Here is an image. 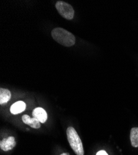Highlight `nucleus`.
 Masks as SVG:
<instances>
[{
	"mask_svg": "<svg viewBox=\"0 0 138 155\" xmlns=\"http://www.w3.org/2000/svg\"><path fill=\"white\" fill-rule=\"evenodd\" d=\"M131 143L133 147H138V127L131 128L130 133Z\"/></svg>",
	"mask_w": 138,
	"mask_h": 155,
	"instance_id": "nucleus-9",
	"label": "nucleus"
},
{
	"mask_svg": "<svg viewBox=\"0 0 138 155\" xmlns=\"http://www.w3.org/2000/svg\"><path fill=\"white\" fill-rule=\"evenodd\" d=\"M22 122L32 128L38 129L40 128V122L35 118H30L28 115H24L22 117Z\"/></svg>",
	"mask_w": 138,
	"mask_h": 155,
	"instance_id": "nucleus-6",
	"label": "nucleus"
},
{
	"mask_svg": "<svg viewBox=\"0 0 138 155\" xmlns=\"http://www.w3.org/2000/svg\"><path fill=\"white\" fill-rule=\"evenodd\" d=\"M55 7L58 13L63 18L68 20H71L73 19L74 16V10L69 4L62 1H58L56 3Z\"/></svg>",
	"mask_w": 138,
	"mask_h": 155,
	"instance_id": "nucleus-3",
	"label": "nucleus"
},
{
	"mask_svg": "<svg viewBox=\"0 0 138 155\" xmlns=\"http://www.w3.org/2000/svg\"><path fill=\"white\" fill-rule=\"evenodd\" d=\"M60 155H70V154L69 153H62Z\"/></svg>",
	"mask_w": 138,
	"mask_h": 155,
	"instance_id": "nucleus-11",
	"label": "nucleus"
},
{
	"mask_svg": "<svg viewBox=\"0 0 138 155\" xmlns=\"http://www.w3.org/2000/svg\"><path fill=\"white\" fill-rule=\"evenodd\" d=\"M96 155H108L107 152L105 151L104 150H101V151H99Z\"/></svg>",
	"mask_w": 138,
	"mask_h": 155,
	"instance_id": "nucleus-10",
	"label": "nucleus"
},
{
	"mask_svg": "<svg viewBox=\"0 0 138 155\" xmlns=\"http://www.w3.org/2000/svg\"><path fill=\"white\" fill-rule=\"evenodd\" d=\"M33 117L39 120L40 123H45L47 120V114L41 107H37L32 112Z\"/></svg>",
	"mask_w": 138,
	"mask_h": 155,
	"instance_id": "nucleus-5",
	"label": "nucleus"
},
{
	"mask_svg": "<svg viewBox=\"0 0 138 155\" xmlns=\"http://www.w3.org/2000/svg\"><path fill=\"white\" fill-rule=\"evenodd\" d=\"M26 105L25 104V102L22 101H19L14 103L11 106L10 108V112L12 114H18L24 111V110L26 109Z\"/></svg>",
	"mask_w": 138,
	"mask_h": 155,
	"instance_id": "nucleus-7",
	"label": "nucleus"
},
{
	"mask_svg": "<svg viewBox=\"0 0 138 155\" xmlns=\"http://www.w3.org/2000/svg\"><path fill=\"white\" fill-rule=\"evenodd\" d=\"M52 37L58 44L65 47H71L75 44L76 38L70 32L61 28H56L52 31Z\"/></svg>",
	"mask_w": 138,
	"mask_h": 155,
	"instance_id": "nucleus-1",
	"label": "nucleus"
},
{
	"mask_svg": "<svg viewBox=\"0 0 138 155\" xmlns=\"http://www.w3.org/2000/svg\"><path fill=\"white\" fill-rule=\"evenodd\" d=\"M11 96L9 90L5 88L0 89V104H3L8 102L10 100Z\"/></svg>",
	"mask_w": 138,
	"mask_h": 155,
	"instance_id": "nucleus-8",
	"label": "nucleus"
},
{
	"mask_svg": "<svg viewBox=\"0 0 138 155\" xmlns=\"http://www.w3.org/2000/svg\"><path fill=\"white\" fill-rule=\"evenodd\" d=\"M66 134L69 143L74 153L77 155H84V151L82 141L76 130L72 127H69L67 128Z\"/></svg>",
	"mask_w": 138,
	"mask_h": 155,
	"instance_id": "nucleus-2",
	"label": "nucleus"
},
{
	"mask_svg": "<svg viewBox=\"0 0 138 155\" xmlns=\"http://www.w3.org/2000/svg\"><path fill=\"white\" fill-rule=\"evenodd\" d=\"M16 145L15 138L12 136L3 139L0 143V148L4 151H8L14 148Z\"/></svg>",
	"mask_w": 138,
	"mask_h": 155,
	"instance_id": "nucleus-4",
	"label": "nucleus"
}]
</instances>
